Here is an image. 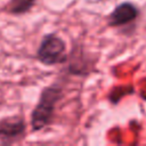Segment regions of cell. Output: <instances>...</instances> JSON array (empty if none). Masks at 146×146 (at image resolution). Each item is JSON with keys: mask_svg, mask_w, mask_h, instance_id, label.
Instances as JSON below:
<instances>
[{"mask_svg": "<svg viewBox=\"0 0 146 146\" xmlns=\"http://www.w3.org/2000/svg\"><path fill=\"white\" fill-rule=\"evenodd\" d=\"M138 16V7L130 1H123L112 10V13L107 16L106 21L110 27H119L136 21Z\"/></svg>", "mask_w": 146, "mask_h": 146, "instance_id": "4", "label": "cell"}, {"mask_svg": "<svg viewBox=\"0 0 146 146\" xmlns=\"http://www.w3.org/2000/svg\"><path fill=\"white\" fill-rule=\"evenodd\" d=\"M26 135V123L22 116H6L0 120V143L10 145L21 141Z\"/></svg>", "mask_w": 146, "mask_h": 146, "instance_id": "3", "label": "cell"}, {"mask_svg": "<svg viewBox=\"0 0 146 146\" xmlns=\"http://www.w3.org/2000/svg\"><path fill=\"white\" fill-rule=\"evenodd\" d=\"M36 0H9L7 5V11L14 15H22L32 9Z\"/></svg>", "mask_w": 146, "mask_h": 146, "instance_id": "6", "label": "cell"}, {"mask_svg": "<svg viewBox=\"0 0 146 146\" xmlns=\"http://www.w3.org/2000/svg\"><path fill=\"white\" fill-rule=\"evenodd\" d=\"M67 51L65 41L55 33L43 35L36 50L38 60L46 66H54L67 62Z\"/></svg>", "mask_w": 146, "mask_h": 146, "instance_id": "2", "label": "cell"}, {"mask_svg": "<svg viewBox=\"0 0 146 146\" xmlns=\"http://www.w3.org/2000/svg\"><path fill=\"white\" fill-rule=\"evenodd\" d=\"M67 60H70L68 71L71 74L87 75L91 71V65L89 64L88 56L81 44H75L74 47H72V51L70 57H67Z\"/></svg>", "mask_w": 146, "mask_h": 146, "instance_id": "5", "label": "cell"}, {"mask_svg": "<svg viewBox=\"0 0 146 146\" xmlns=\"http://www.w3.org/2000/svg\"><path fill=\"white\" fill-rule=\"evenodd\" d=\"M63 97V89L59 84H51L42 89L39 102L31 113L32 131H40L48 127L54 119L56 105Z\"/></svg>", "mask_w": 146, "mask_h": 146, "instance_id": "1", "label": "cell"}]
</instances>
